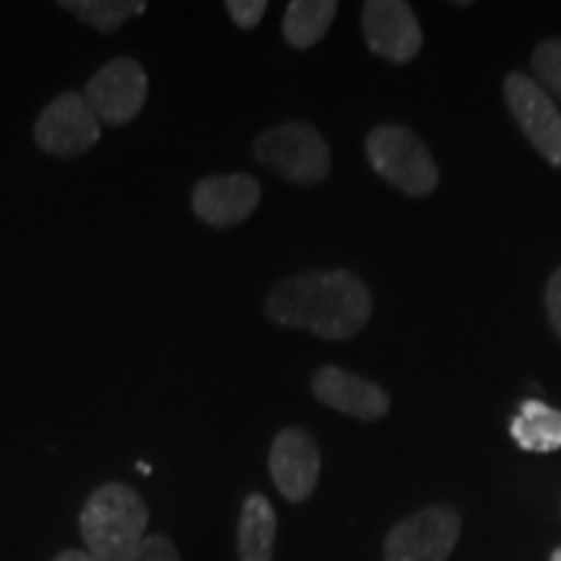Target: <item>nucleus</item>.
I'll list each match as a JSON object with an SVG mask.
<instances>
[{
	"label": "nucleus",
	"instance_id": "nucleus-1",
	"mask_svg": "<svg viewBox=\"0 0 561 561\" xmlns=\"http://www.w3.org/2000/svg\"><path fill=\"white\" fill-rule=\"evenodd\" d=\"M265 312L280 328H299L318 339L343 341L367 325L371 294L354 273H299L273 286Z\"/></svg>",
	"mask_w": 561,
	"mask_h": 561
},
{
	"label": "nucleus",
	"instance_id": "nucleus-2",
	"mask_svg": "<svg viewBox=\"0 0 561 561\" xmlns=\"http://www.w3.org/2000/svg\"><path fill=\"white\" fill-rule=\"evenodd\" d=\"M149 507L125 483H102L89 494L79 515L87 551L100 561H130L146 538Z\"/></svg>",
	"mask_w": 561,
	"mask_h": 561
},
{
	"label": "nucleus",
	"instance_id": "nucleus-3",
	"mask_svg": "<svg viewBox=\"0 0 561 561\" xmlns=\"http://www.w3.org/2000/svg\"><path fill=\"white\" fill-rule=\"evenodd\" d=\"M371 170L405 195H430L439 182L437 161L432 159L416 133L401 125H380L367 136Z\"/></svg>",
	"mask_w": 561,
	"mask_h": 561
},
{
	"label": "nucleus",
	"instance_id": "nucleus-4",
	"mask_svg": "<svg viewBox=\"0 0 561 561\" xmlns=\"http://www.w3.org/2000/svg\"><path fill=\"white\" fill-rule=\"evenodd\" d=\"M255 157L294 185H314L331 174V149L310 123H280L261 133Z\"/></svg>",
	"mask_w": 561,
	"mask_h": 561
},
{
	"label": "nucleus",
	"instance_id": "nucleus-5",
	"mask_svg": "<svg viewBox=\"0 0 561 561\" xmlns=\"http://www.w3.org/2000/svg\"><path fill=\"white\" fill-rule=\"evenodd\" d=\"M460 538V515L450 507H424L388 533L385 561H447Z\"/></svg>",
	"mask_w": 561,
	"mask_h": 561
},
{
	"label": "nucleus",
	"instance_id": "nucleus-6",
	"mask_svg": "<svg viewBox=\"0 0 561 561\" xmlns=\"http://www.w3.org/2000/svg\"><path fill=\"white\" fill-rule=\"evenodd\" d=\"M149 79L138 60L117 58L110 60L91 76L83 91V100L89 102L96 121L121 128V125L136 121L146 104Z\"/></svg>",
	"mask_w": 561,
	"mask_h": 561
},
{
	"label": "nucleus",
	"instance_id": "nucleus-7",
	"mask_svg": "<svg viewBox=\"0 0 561 561\" xmlns=\"http://www.w3.org/2000/svg\"><path fill=\"white\" fill-rule=\"evenodd\" d=\"M100 136V121L79 91H62L55 96L34 125V140L53 157H81Z\"/></svg>",
	"mask_w": 561,
	"mask_h": 561
},
{
	"label": "nucleus",
	"instance_id": "nucleus-8",
	"mask_svg": "<svg viewBox=\"0 0 561 561\" xmlns=\"http://www.w3.org/2000/svg\"><path fill=\"white\" fill-rule=\"evenodd\" d=\"M510 112L536 151L553 167H561V112L541 83L525 73H510L504 81Z\"/></svg>",
	"mask_w": 561,
	"mask_h": 561
},
{
	"label": "nucleus",
	"instance_id": "nucleus-9",
	"mask_svg": "<svg viewBox=\"0 0 561 561\" xmlns=\"http://www.w3.org/2000/svg\"><path fill=\"white\" fill-rule=\"evenodd\" d=\"M364 37L371 53L390 62H409L421 50L416 13L401 0H369L362 11Z\"/></svg>",
	"mask_w": 561,
	"mask_h": 561
},
{
	"label": "nucleus",
	"instance_id": "nucleus-10",
	"mask_svg": "<svg viewBox=\"0 0 561 561\" xmlns=\"http://www.w3.org/2000/svg\"><path fill=\"white\" fill-rule=\"evenodd\" d=\"M268 468L280 496L289 502H307L320 479V450L314 439L299 426L278 432L273 439Z\"/></svg>",
	"mask_w": 561,
	"mask_h": 561
},
{
	"label": "nucleus",
	"instance_id": "nucleus-11",
	"mask_svg": "<svg viewBox=\"0 0 561 561\" xmlns=\"http://www.w3.org/2000/svg\"><path fill=\"white\" fill-rule=\"evenodd\" d=\"M261 203V185L248 174H216L195 185L193 210L210 227H237L250 219Z\"/></svg>",
	"mask_w": 561,
	"mask_h": 561
},
{
	"label": "nucleus",
	"instance_id": "nucleus-12",
	"mask_svg": "<svg viewBox=\"0 0 561 561\" xmlns=\"http://www.w3.org/2000/svg\"><path fill=\"white\" fill-rule=\"evenodd\" d=\"M312 392L320 403L362 421H377L390 411V398L380 385L341 367H320L314 371Z\"/></svg>",
	"mask_w": 561,
	"mask_h": 561
},
{
	"label": "nucleus",
	"instance_id": "nucleus-13",
	"mask_svg": "<svg viewBox=\"0 0 561 561\" xmlns=\"http://www.w3.org/2000/svg\"><path fill=\"white\" fill-rule=\"evenodd\" d=\"M276 541V512L263 494H250L242 504L237 525V553L240 561H273Z\"/></svg>",
	"mask_w": 561,
	"mask_h": 561
},
{
	"label": "nucleus",
	"instance_id": "nucleus-14",
	"mask_svg": "<svg viewBox=\"0 0 561 561\" xmlns=\"http://www.w3.org/2000/svg\"><path fill=\"white\" fill-rule=\"evenodd\" d=\"M512 437L528 453H553L561 447V411L541 401H525L510 426Z\"/></svg>",
	"mask_w": 561,
	"mask_h": 561
},
{
	"label": "nucleus",
	"instance_id": "nucleus-15",
	"mask_svg": "<svg viewBox=\"0 0 561 561\" xmlns=\"http://www.w3.org/2000/svg\"><path fill=\"white\" fill-rule=\"evenodd\" d=\"M339 3L333 0H294L284 13V39L297 50H307L331 30Z\"/></svg>",
	"mask_w": 561,
	"mask_h": 561
},
{
	"label": "nucleus",
	"instance_id": "nucleus-16",
	"mask_svg": "<svg viewBox=\"0 0 561 561\" xmlns=\"http://www.w3.org/2000/svg\"><path fill=\"white\" fill-rule=\"evenodd\" d=\"M60 9L73 11L83 24L100 32H115L125 21L146 11L144 0H62Z\"/></svg>",
	"mask_w": 561,
	"mask_h": 561
},
{
	"label": "nucleus",
	"instance_id": "nucleus-17",
	"mask_svg": "<svg viewBox=\"0 0 561 561\" xmlns=\"http://www.w3.org/2000/svg\"><path fill=\"white\" fill-rule=\"evenodd\" d=\"M533 68L541 76L546 89L561 96V39H546L533 53Z\"/></svg>",
	"mask_w": 561,
	"mask_h": 561
},
{
	"label": "nucleus",
	"instance_id": "nucleus-18",
	"mask_svg": "<svg viewBox=\"0 0 561 561\" xmlns=\"http://www.w3.org/2000/svg\"><path fill=\"white\" fill-rule=\"evenodd\" d=\"M130 561H180V553L174 549V543L161 533H151L144 538V543L138 546L136 557Z\"/></svg>",
	"mask_w": 561,
	"mask_h": 561
},
{
	"label": "nucleus",
	"instance_id": "nucleus-19",
	"mask_svg": "<svg viewBox=\"0 0 561 561\" xmlns=\"http://www.w3.org/2000/svg\"><path fill=\"white\" fill-rule=\"evenodd\" d=\"M265 9H268L265 0H229L227 3L231 21L237 26H242V30H255L265 16Z\"/></svg>",
	"mask_w": 561,
	"mask_h": 561
},
{
	"label": "nucleus",
	"instance_id": "nucleus-20",
	"mask_svg": "<svg viewBox=\"0 0 561 561\" xmlns=\"http://www.w3.org/2000/svg\"><path fill=\"white\" fill-rule=\"evenodd\" d=\"M546 312H549L553 331L561 339V268L553 273L549 286H546Z\"/></svg>",
	"mask_w": 561,
	"mask_h": 561
},
{
	"label": "nucleus",
	"instance_id": "nucleus-21",
	"mask_svg": "<svg viewBox=\"0 0 561 561\" xmlns=\"http://www.w3.org/2000/svg\"><path fill=\"white\" fill-rule=\"evenodd\" d=\"M53 561H100L94 557V553H89V551H81V549H66V551H60L58 557H55Z\"/></svg>",
	"mask_w": 561,
	"mask_h": 561
},
{
	"label": "nucleus",
	"instance_id": "nucleus-22",
	"mask_svg": "<svg viewBox=\"0 0 561 561\" xmlns=\"http://www.w3.org/2000/svg\"><path fill=\"white\" fill-rule=\"evenodd\" d=\"M551 561H561V549H557L551 553Z\"/></svg>",
	"mask_w": 561,
	"mask_h": 561
}]
</instances>
